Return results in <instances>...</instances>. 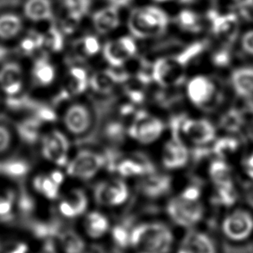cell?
Masks as SVG:
<instances>
[{
  "label": "cell",
  "mask_w": 253,
  "mask_h": 253,
  "mask_svg": "<svg viewBox=\"0 0 253 253\" xmlns=\"http://www.w3.org/2000/svg\"><path fill=\"white\" fill-rule=\"evenodd\" d=\"M174 243V233L164 223H142L132 227L129 249L133 253H170Z\"/></svg>",
  "instance_id": "obj_1"
},
{
  "label": "cell",
  "mask_w": 253,
  "mask_h": 253,
  "mask_svg": "<svg viewBox=\"0 0 253 253\" xmlns=\"http://www.w3.org/2000/svg\"><path fill=\"white\" fill-rule=\"evenodd\" d=\"M205 48V42H195L179 54L158 59L152 66V79L165 87L180 85L185 79L186 67Z\"/></svg>",
  "instance_id": "obj_2"
},
{
  "label": "cell",
  "mask_w": 253,
  "mask_h": 253,
  "mask_svg": "<svg viewBox=\"0 0 253 253\" xmlns=\"http://www.w3.org/2000/svg\"><path fill=\"white\" fill-rule=\"evenodd\" d=\"M169 24L168 15L155 6L137 8L130 13L128 26L134 37L150 38L163 34Z\"/></svg>",
  "instance_id": "obj_3"
},
{
  "label": "cell",
  "mask_w": 253,
  "mask_h": 253,
  "mask_svg": "<svg viewBox=\"0 0 253 253\" xmlns=\"http://www.w3.org/2000/svg\"><path fill=\"white\" fill-rule=\"evenodd\" d=\"M167 212L175 225L190 230L202 221L204 208L198 201L191 202L178 196L169 202Z\"/></svg>",
  "instance_id": "obj_4"
},
{
  "label": "cell",
  "mask_w": 253,
  "mask_h": 253,
  "mask_svg": "<svg viewBox=\"0 0 253 253\" xmlns=\"http://www.w3.org/2000/svg\"><path fill=\"white\" fill-rule=\"evenodd\" d=\"M223 235L234 243H242L253 234V215L245 209H236L225 217L221 224Z\"/></svg>",
  "instance_id": "obj_5"
},
{
  "label": "cell",
  "mask_w": 253,
  "mask_h": 253,
  "mask_svg": "<svg viewBox=\"0 0 253 253\" xmlns=\"http://www.w3.org/2000/svg\"><path fill=\"white\" fill-rule=\"evenodd\" d=\"M165 129L162 121L145 112H138L128 129L130 137L142 144H151L161 136Z\"/></svg>",
  "instance_id": "obj_6"
},
{
  "label": "cell",
  "mask_w": 253,
  "mask_h": 253,
  "mask_svg": "<svg viewBox=\"0 0 253 253\" xmlns=\"http://www.w3.org/2000/svg\"><path fill=\"white\" fill-rule=\"evenodd\" d=\"M105 165V157L92 151H82L69 163L67 171L70 176L89 180Z\"/></svg>",
  "instance_id": "obj_7"
},
{
  "label": "cell",
  "mask_w": 253,
  "mask_h": 253,
  "mask_svg": "<svg viewBox=\"0 0 253 253\" xmlns=\"http://www.w3.org/2000/svg\"><path fill=\"white\" fill-rule=\"evenodd\" d=\"M136 51L137 46L133 38L122 37L106 43L103 48V55L110 65L119 68L132 58Z\"/></svg>",
  "instance_id": "obj_8"
},
{
  "label": "cell",
  "mask_w": 253,
  "mask_h": 253,
  "mask_svg": "<svg viewBox=\"0 0 253 253\" xmlns=\"http://www.w3.org/2000/svg\"><path fill=\"white\" fill-rule=\"evenodd\" d=\"M175 253H219L214 240L209 234L190 229L181 239Z\"/></svg>",
  "instance_id": "obj_9"
},
{
  "label": "cell",
  "mask_w": 253,
  "mask_h": 253,
  "mask_svg": "<svg viewBox=\"0 0 253 253\" xmlns=\"http://www.w3.org/2000/svg\"><path fill=\"white\" fill-rule=\"evenodd\" d=\"M128 188L120 180L111 182H100L94 189V197L99 205L120 206L128 198Z\"/></svg>",
  "instance_id": "obj_10"
},
{
  "label": "cell",
  "mask_w": 253,
  "mask_h": 253,
  "mask_svg": "<svg viewBox=\"0 0 253 253\" xmlns=\"http://www.w3.org/2000/svg\"><path fill=\"white\" fill-rule=\"evenodd\" d=\"M69 149V141L58 130L48 135L42 143V152L45 158L60 166H64L67 164Z\"/></svg>",
  "instance_id": "obj_11"
},
{
  "label": "cell",
  "mask_w": 253,
  "mask_h": 253,
  "mask_svg": "<svg viewBox=\"0 0 253 253\" xmlns=\"http://www.w3.org/2000/svg\"><path fill=\"white\" fill-rule=\"evenodd\" d=\"M181 134L196 144H206L215 138V128L207 120H186L181 126Z\"/></svg>",
  "instance_id": "obj_12"
},
{
  "label": "cell",
  "mask_w": 253,
  "mask_h": 253,
  "mask_svg": "<svg viewBox=\"0 0 253 253\" xmlns=\"http://www.w3.org/2000/svg\"><path fill=\"white\" fill-rule=\"evenodd\" d=\"M189 99L195 106H209L216 94V85L206 76H197L189 82L187 86Z\"/></svg>",
  "instance_id": "obj_13"
},
{
  "label": "cell",
  "mask_w": 253,
  "mask_h": 253,
  "mask_svg": "<svg viewBox=\"0 0 253 253\" xmlns=\"http://www.w3.org/2000/svg\"><path fill=\"white\" fill-rule=\"evenodd\" d=\"M64 123L71 133L76 135L85 133L92 123V115L86 106L76 104L67 110Z\"/></svg>",
  "instance_id": "obj_14"
},
{
  "label": "cell",
  "mask_w": 253,
  "mask_h": 253,
  "mask_svg": "<svg viewBox=\"0 0 253 253\" xmlns=\"http://www.w3.org/2000/svg\"><path fill=\"white\" fill-rule=\"evenodd\" d=\"M23 82V71L17 63L10 62L0 69V88L6 94L15 95L20 92Z\"/></svg>",
  "instance_id": "obj_15"
},
{
  "label": "cell",
  "mask_w": 253,
  "mask_h": 253,
  "mask_svg": "<svg viewBox=\"0 0 253 253\" xmlns=\"http://www.w3.org/2000/svg\"><path fill=\"white\" fill-rule=\"evenodd\" d=\"M188 160V151L181 141H169L165 145L163 154V163L167 169L181 168Z\"/></svg>",
  "instance_id": "obj_16"
},
{
  "label": "cell",
  "mask_w": 253,
  "mask_h": 253,
  "mask_svg": "<svg viewBox=\"0 0 253 253\" xmlns=\"http://www.w3.org/2000/svg\"><path fill=\"white\" fill-rule=\"evenodd\" d=\"M170 187L171 178L163 174H149L138 184V188L143 195L153 199L167 194Z\"/></svg>",
  "instance_id": "obj_17"
},
{
  "label": "cell",
  "mask_w": 253,
  "mask_h": 253,
  "mask_svg": "<svg viewBox=\"0 0 253 253\" xmlns=\"http://www.w3.org/2000/svg\"><path fill=\"white\" fill-rule=\"evenodd\" d=\"M234 92L243 98L253 97V67L246 66L235 69L231 76Z\"/></svg>",
  "instance_id": "obj_18"
},
{
  "label": "cell",
  "mask_w": 253,
  "mask_h": 253,
  "mask_svg": "<svg viewBox=\"0 0 253 253\" xmlns=\"http://www.w3.org/2000/svg\"><path fill=\"white\" fill-rule=\"evenodd\" d=\"M87 208V198L81 189H75L69 197L60 204V212L69 219H75L85 212Z\"/></svg>",
  "instance_id": "obj_19"
},
{
  "label": "cell",
  "mask_w": 253,
  "mask_h": 253,
  "mask_svg": "<svg viewBox=\"0 0 253 253\" xmlns=\"http://www.w3.org/2000/svg\"><path fill=\"white\" fill-rule=\"evenodd\" d=\"M93 26L100 34H107L119 27L120 23L119 9L111 5L96 12L92 18Z\"/></svg>",
  "instance_id": "obj_20"
},
{
  "label": "cell",
  "mask_w": 253,
  "mask_h": 253,
  "mask_svg": "<svg viewBox=\"0 0 253 253\" xmlns=\"http://www.w3.org/2000/svg\"><path fill=\"white\" fill-rule=\"evenodd\" d=\"M83 226L86 236L91 240H100L109 232L110 222L102 213L92 212L85 216Z\"/></svg>",
  "instance_id": "obj_21"
},
{
  "label": "cell",
  "mask_w": 253,
  "mask_h": 253,
  "mask_svg": "<svg viewBox=\"0 0 253 253\" xmlns=\"http://www.w3.org/2000/svg\"><path fill=\"white\" fill-rule=\"evenodd\" d=\"M24 10L27 18L34 22L48 21L53 16L51 2L49 0H27Z\"/></svg>",
  "instance_id": "obj_22"
},
{
  "label": "cell",
  "mask_w": 253,
  "mask_h": 253,
  "mask_svg": "<svg viewBox=\"0 0 253 253\" xmlns=\"http://www.w3.org/2000/svg\"><path fill=\"white\" fill-rule=\"evenodd\" d=\"M212 31L223 40H232L236 34L238 20L235 15L227 14L212 17Z\"/></svg>",
  "instance_id": "obj_23"
},
{
  "label": "cell",
  "mask_w": 253,
  "mask_h": 253,
  "mask_svg": "<svg viewBox=\"0 0 253 253\" xmlns=\"http://www.w3.org/2000/svg\"><path fill=\"white\" fill-rule=\"evenodd\" d=\"M59 246L63 253H84L85 240L75 231H66L59 236Z\"/></svg>",
  "instance_id": "obj_24"
},
{
  "label": "cell",
  "mask_w": 253,
  "mask_h": 253,
  "mask_svg": "<svg viewBox=\"0 0 253 253\" xmlns=\"http://www.w3.org/2000/svg\"><path fill=\"white\" fill-rule=\"evenodd\" d=\"M23 23L20 17L12 13L3 14L0 16V38L9 40L16 38L20 33Z\"/></svg>",
  "instance_id": "obj_25"
},
{
  "label": "cell",
  "mask_w": 253,
  "mask_h": 253,
  "mask_svg": "<svg viewBox=\"0 0 253 253\" xmlns=\"http://www.w3.org/2000/svg\"><path fill=\"white\" fill-rule=\"evenodd\" d=\"M99 48V39L93 36H86L74 42L73 53L76 58L84 59L96 55Z\"/></svg>",
  "instance_id": "obj_26"
},
{
  "label": "cell",
  "mask_w": 253,
  "mask_h": 253,
  "mask_svg": "<svg viewBox=\"0 0 253 253\" xmlns=\"http://www.w3.org/2000/svg\"><path fill=\"white\" fill-rule=\"evenodd\" d=\"M210 177L217 188H223L232 185L231 169L222 161H214L212 163L209 169Z\"/></svg>",
  "instance_id": "obj_27"
},
{
  "label": "cell",
  "mask_w": 253,
  "mask_h": 253,
  "mask_svg": "<svg viewBox=\"0 0 253 253\" xmlns=\"http://www.w3.org/2000/svg\"><path fill=\"white\" fill-rule=\"evenodd\" d=\"M175 23L183 31L198 32L202 26V17L192 10H184L178 14Z\"/></svg>",
  "instance_id": "obj_28"
},
{
  "label": "cell",
  "mask_w": 253,
  "mask_h": 253,
  "mask_svg": "<svg viewBox=\"0 0 253 253\" xmlns=\"http://www.w3.org/2000/svg\"><path fill=\"white\" fill-rule=\"evenodd\" d=\"M132 228L127 224H118L111 231V236L114 246L120 249L130 248V237Z\"/></svg>",
  "instance_id": "obj_29"
},
{
  "label": "cell",
  "mask_w": 253,
  "mask_h": 253,
  "mask_svg": "<svg viewBox=\"0 0 253 253\" xmlns=\"http://www.w3.org/2000/svg\"><path fill=\"white\" fill-rule=\"evenodd\" d=\"M64 4L68 10V15L82 20L90 10L92 0H64Z\"/></svg>",
  "instance_id": "obj_30"
},
{
  "label": "cell",
  "mask_w": 253,
  "mask_h": 253,
  "mask_svg": "<svg viewBox=\"0 0 253 253\" xmlns=\"http://www.w3.org/2000/svg\"><path fill=\"white\" fill-rule=\"evenodd\" d=\"M105 134L109 140L120 143L125 137V127L120 122H111L106 126Z\"/></svg>",
  "instance_id": "obj_31"
},
{
  "label": "cell",
  "mask_w": 253,
  "mask_h": 253,
  "mask_svg": "<svg viewBox=\"0 0 253 253\" xmlns=\"http://www.w3.org/2000/svg\"><path fill=\"white\" fill-rule=\"evenodd\" d=\"M36 71L38 79L42 84H49L55 78V69L45 62H40Z\"/></svg>",
  "instance_id": "obj_32"
},
{
  "label": "cell",
  "mask_w": 253,
  "mask_h": 253,
  "mask_svg": "<svg viewBox=\"0 0 253 253\" xmlns=\"http://www.w3.org/2000/svg\"><path fill=\"white\" fill-rule=\"evenodd\" d=\"M237 147V142L231 138H222L217 141L213 151L219 158H225L226 156L235 151Z\"/></svg>",
  "instance_id": "obj_33"
},
{
  "label": "cell",
  "mask_w": 253,
  "mask_h": 253,
  "mask_svg": "<svg viewBox=\"0 0 253 253\" xmlns=\"http://www.w3.org/2000/svg\"><path fill=\"white\" fill-rule=\"evenodd\" d=\"M236 199L235 193L233 190V185L218 188V202L225 206H230L233 204Z\"/></svg>",
  "instance_id": "obj_34"
},
{
  "label": "cell",
  "mask_w": 253,
  "mask_h": 253,
  "mask_svg": "<svg viewBox=\"0 0 253 253\" xmlns=\"http://www.w3.org/2000/svg\"><path fill=\"white\" fill-rule=\"evenodd\" d=\"M240 117L237 115L236 113H228L225 116L223 117L221 120L222 126L228 130H234L236 129L237 126H240Z\"/></svg>",
  "instance_id": "obj_35"
},
{
  "label": "cell",
  "mask_w": 253,
  "mask_h": 253,
  "mask_svg": "<svg viewBox=\"0 0 253 253\" xmlns=\"http://www.w3.org/2000/svg\"><path fill=\"white\" fill-rule=\"evenodd\" d=\"M241 48L247 55L253 56V30L248 31L241 38Z\"/></svg>",
  "instance_id": "obj_36"
},
{
  "label": "cell",
  "mask_w": 253,
  "mask_h": 253,
  "mask_svg": "<svg viewBox=\"0 0 253 253\" xmlns=\"http://www.w3.org/2000/svg\"><path fill=\"white\" fill-rule=\"evenodd\" d=\"M128 98L134 104H140L144 100V93L141 89L135 88L132 85L127 86L126 89Z\"/></svg>",
  "instance_id": "obj_37"
},
{
  "label": "cell",
  "mask_w": 253,
  "mask_h": 253,
  "mask_svg": "<svg viewBox=\"0 0 253 253\" xmlns=\"http://www.w3.org/2000/svg\"><path fill=\"white\" fill-rule=\"evenodd\" d=\"M230 61L229 52L226 50L225 48H222L220 50L214 52L212 55V62L216 66L219 67H224L227 65V63Z\"/></svg>",
  "instance_id": "obj_38"
},
{
  "label": "cell",
  "mask_w": 253,
  "mask_h": 253,
  "mask_svg": "<svg viewBox=\"0 0 253 253\" xmlns=\"http://www.w3.org/2000/svg\"><path fill=\"white\" fill-rule=\"evenodd\" d=\"M201 194H202V191L197 186H189L185 189L184 191L182 192V194L180 196L187 201L197 202L200 199Z\"/></svg>",
  "instance_id": "obj_39"
},
{
  "label": "cell",
  "mask_w": 253,
  "mask_h": 253,
  "mask_svg": "<svg viewBox=\"0 0 253 253\" xmlns=\"http://www.w3.org/2000/svg\"><path fill=\"white\" fill-rule=\"evenodd\" d=\"M10 133L6 127L0 126V153H3L10 147Z\"/></svg>",
  "instance_id": "obj_40"
},
{
  "label": "cell",
  "mask_w": 253,
  "mask_h": 253,
  "mask_svg": "<svg viewBox=\"0 0 253 253\" xmlns=\"http://www.w3.org/2000/svg\"><path fill=\"white\" fill-rule=\"evenodd\" d=\"M48 41H49V44L54 50L57 51L60 50L62 48L63 45V39H62V35L59 33L58 31H52L49 34V38H48Z\"/></svg>",
  "instance_id": "obj_41"
},
{
  "label": "cell",
  "mask_w": 253,
  "mask_h": 253,
  "mask_svg": "<svg viewBox=\"0 0 253 253\" xmlns=\"http://www.w3.org/2000/svg\"><path fill=\"white\" fill-rule=\"evenodd\" d=\"M240 10L241 15L247 20L251 21L253 23V3H252L250 0L242 1V3H240Z\"/></svg>",
  "instance_id": "obj_42"
},
{
  "label": "cell",
  "mask_w": 253,
  "mask_h": 253,
  "mask_svg": "<svg viewBox=\"0 0 253 253\" xmlns=\"http://www.w3.org/2000/svg\"><path fill=\"white\" fill-rule=\"evenodd\" d=\"M70 77L75 78L79 81L87 82V74L85 72V69H82L80 67H74L70 70Z\"/></svg>",
  "instance_id": "obj_43"
},
{
  "label": "cell",
  "mask_w": 253,
  "mask_h": 253,
  "mask_svg": "<svg viewBox=\"0 0 253 253\" xmlns=\"http://www.w3.org/2000/svg\"><path fill=\"white\" fill-rule=\"evenodd\" d=\"M6 253H29V247L26 244H18L8 251Z\"/></svg>",
  "instance_id": "obj_44"
},
{
  "label": "cell",
  "mask_w": 253,
  "mask_h": 253,
  "mask_svg": "<svg viewBox=\"0 0 253 253\" xmlns=\"http://www.w3.org/2000/svg\"><path fill=\"white\" fill-rule=\"evenodd\" d=\"M108 1L112 6L120 9L121 7L128 6L129 4L132 3L133 0H108Z\"/></svg>",
  "instance_id": "obj_45"
},
{
  "label": "cell",
  "mask_w": 253,
  "mask_h": 253,
  "mask_svg": "<svg viewBox=\"0 0 253 253\" xmlns=\"http://www.w3.org/2000/svg\"><path fill=\"white\" fill-rule=\"evenodd\" d=\"M37 253H59L55 245L49 243L44 245Z\"/></svg>",
  "instance_id": "obj_46"
},
{
  "label": "cell",
  "mask_w": 253,
  "mask_h": 253,
  "mask_svg": "<svg viewBox=\"0 0 253 253\" xmlns=\"http://www.w3.org/2000/svg\"><path fill=\"white\" fill-rule=\"evenodd\" d=\"M120 112H121V114H123V115H129V114L134 112L133 106L126 105V106H122Z\"/></svg>",
  "instance_id": "obj_47"
},
{
  "label": "cell",
  "mask_w": 253,
  "mask_h": 253,
  "mask_svg": "<svg viewBox=\"0 0 253 253\" xmlns=\"http://www.w3.org/2000/svg\"><path fill=\"white\" fill-rule=\"evenodd\" d=\"M52 177H53V181L56 185L62 183L63 181V175L60 172H55L54 174H52Z\"/></svg>",
  "instance_id": "obj_48"
},
{
  "label": "cell",
  "mask_w": 253,
  "mask_h": 253,
  "mask_svg": "<svg viewBox=\"0 0 253 253\" xmlns=\"http://www.w3.org/2000/svg\"><path fill=\"white\" fill-rule=\"evenodd\" d=\"M7 55V49L6 48L3 47V46H1L0 45V62L3 60Z\"/></svg>",
  "instance_id": "obj_49"
},
{
  "label": "cell",
  "mask_w": 253,
  "mask_h": 253,
  "mask_svg": "<svg viewBox=\"0 0 253 253\" xmlns=\"http://www.w3.org/2000/svg\"><path fill=\"white\" fill-rule=\"evenodd\" d=\"M247 165H248V168L251 170L253 171V154L251 156L249 159H248V161H247Z\"/></svg>",
  "instance_id": "obj_50"
},
{
  "label": "cell",
  "mask_w": 253,
  "mask_h": 253,
  "mask_svg": "<svg viewBox=\"0 0 253 253\" xmlns=\"http://www.w3.org/2000/svg\"><path fill=\"white\" fill-rule=\"evenodd\" d=\"M181 1H182L183 3H195L197 0H181Z\"/></svg>",
  "instance_id": "obj_51"
},
{
  "label": "cell",
  "mask_w": 253,
  "mask_h": 253,
  "mask_svg": "<svg viewBox=\"0 0 253 253\" xmlns=\"http://www.w3.org/2000/svg\"><path fill=\"white\" fill-rule=\"evenodd\" d=\"M155 1H158V2H166V1H169V0H155Z\"/></svg>",
  "instance_id": "obj_52"
},
{
  "label": "cell",
  "mask_w": 253,
  "mask_h": 253,
  "mask_svg": "<svg viewBox=\"0 0 253 253\" xmlns=\"http://www.w3.org/2000/svg\"><path fill=\"white\" fill-rule=\"evenodd\" d=\"M251 2H252V3H253V0H250Z\"/></svg>",
  "instance_id": "obj_53"
}]
</instances>
